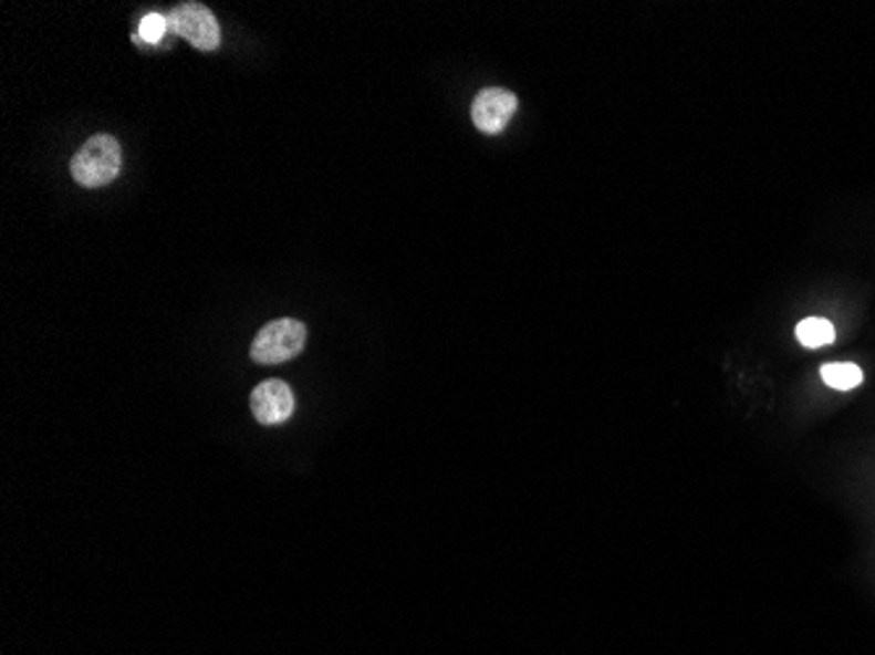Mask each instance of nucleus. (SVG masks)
Masks as SVG:
<instances>
[{
	"mask_svg": "<svg viewBox=\"0 0 875 655\" xmlns=\"http://www.w3.org/2000/svg\"><path fill=\"white\" fill-rule=\"evenodd\" d=\"M124 166V155H121V145L111 134H95L84 145L76 149V155L71 158V176L82 187H105L121 174Z\"/></svg>",
	"mask_w": 875,
	"mask_h": 655,
	"instance_id": "f257e3e1",
	"label": "nucleus"
},
{
	"mask_svg": "<svg viewBox=\"0 0 875 655\" xmlns=\"http://www.w3.org/2000/svg\"><path fill=\"white\" fill-rule=\"evenodd\" d=\"M304 344H308V328H304V323H299L294 318H281L260 328L249 354H252L258 365H281V362L294 360Z\"/></svg>",
	"mask_w": 875,
	"mask_h": 655,
	"instance_id": "f03ea898",
	"label": "nucleus"
},
{
	"mask_svg": "<svg viewBox=\"0 0 875 655\" xmlns=\"http://www.w3.org/2000/svg\"><path fill=\"white\" fill-rule=\"evenodd\" d=\"M168 27L184 40L191 42L202 53H210L220 45V27L208 6L179 3L168 13Z\"/></svg>",
	"mask_w": 875,
	"mask_h": 655,
	"instance_id": "7ed1b4c3",
	"label": "nucleus"
},
{
	"mask_svg": "<svg viewBox=\"0 0 875 655\" xmlns=\"http://www.w3.org/2000/svg\"><path fill=\"white\" fill-rule=\"evenodd\" d=\"M517 95L501 87H488L472 100V121L482 134H501L517 113Z\"/></svg>",
	"mask_w": 875,
	"mask_h": 655,
	"instance_id": "20e7f679",
	"label": "nucleus"
},
{
	"mask_svg": "<svg viewBox=\"0 0 875 655\" xmlns=\"http://www.w3.org/2000/svg\"><path fill=\"white\" fill-rule=\"evenodd\" d=\"M249 407L260 425H281L294 415V394L283 381H265L252 391Z\"/></svg>",
	"mask_w": 875,
	"mask_h": 655,
	"instance_id": "39448f33",
	"label": "nucleus"
},
{
	"mask_svg": "<svg viewBox=\"0 0 875 655\" xmlns=\"http://www.w3.org/2000/svg\"><path fill=\"white\" fill-rule=\"evenodd\" d=\"M836 328L829 323L826 318H805L796 325V341L808 349H821L826 344H834Z\"/></svg>",
	"mask_w": 875,
	"mask_h": 655,
	"instance_id": "423d86ee",
	"label": "nucleus"
},
{
	"mask_svg": "<svg viewBox=\"0 0 875 655\" xmlns=\"http://www.w3.org/2000/svg\"><path fill=\"white\" fill-rule=\"evenodd\" d=\"M823 383L836 391H852L863 383V370L855 362H829L821 367Z\"/></svg>",
	"mask_w": 875,
	"mask_h": 655,
	"instance_id": "0eeeda50",
	"label": "nucleus"
},
{
	"mask_svg": "<svg viewBox=\"0 0 875 655\" xmlns=\"http://www.w3.org/2000/svg\"><path fill=\"white\" fill-rule=\"evenodd\" d=\"M170 30L168 17L163 13H147L145 19L139 21V34H134V42H147V45H158L163 40V34Z\"/></svg>",
	"mask_w": 875,
	"mask_h": 655,
	"instance_id": "6e6552de",
	"label": "nucleus"
}]
</instances>
